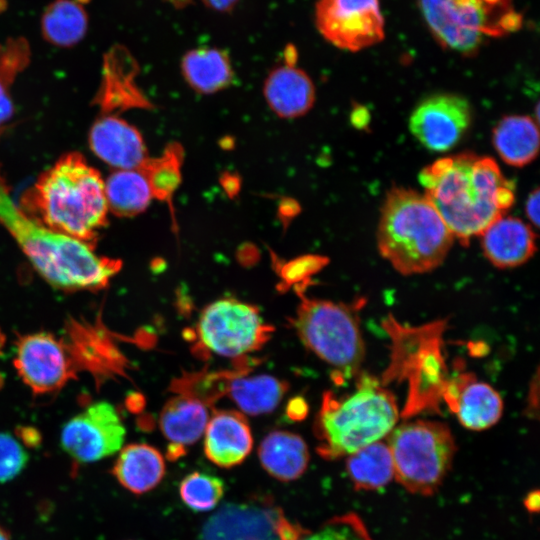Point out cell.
<instances>
[{"label":"cell","mask_w":540,"mask_h":540,"mask_svg":"<svg viewBox=\"0 0 540 540\" xmlns=\"http://www.w3.org/2000/svg\"><path fill=\"white\" fill-rule=\"evenodd\" d=\"M425 196L463 245L505 215L515 200L514 184L496 161L465 152L440 158L419 174Z\"/></svg>","instance_id":"1"},{"label":"cell","mask_w":540,"mask_h":540,"mask_svg":"<svg viewBox=\"0 0 540 540\" xmlns=\"http://www.w3.org/2000/svg\"><path fill=\"white\" fill-rule=\"evenodd\" d=\"M30 218L92 245L107 225L105 182L78 152L62 155L22 197Z\"/></svg>","instance_id":"2"},{"label":"cell","mask_w":540,"mask_h":540,"mask_svg":"<svg viewBox=\"0 0 540 540\" xmlns=\"http://www.w3.org/2000/svg\"><path fill=\"white\" fill-rule=\"evenodd\" d=\"M0 224L11 234L35 270L55 288L76 291L105 287L121 262L97 255L92 245L53 231L20 210L0 172Z\"/></svg>","instance_id":"3"},{"label":"cell","mask_w":540,"mask_h":540,"mask_svg":"<svg viewBox=\"0 0 540 540\" xmlns=\"http://www.w3.org/2000/svg\"><path fill=\"white\" fill-rule=\"evenodd\" d=\"M454 236L428 200L414 190L391 189L381 208L377 244L383 258L403 275L442 264Z\"/></svg>","instance_id":"4"},{"label":"cell","mask_w":540,"mask_h":540,"mask_svg":"<svg viewBox=\"0 0 540 540\" xmlns=\"http://www.w3.org/2000/svg\"><path fill=\"white\" fill-rule=\"evenodd\" d=\"M398 417L393 394L375 377L362 374L352 393L324 395L315 424L317 451L327 460L348 456L388 436Z\"/></svg>","instance_id":"5"},{"label":"cell","mask_w":540,"mask_h":540,"mask_svg":"<svg viewBox=\"0 0 540 540\" xmlns=\"http://www.w3.org/2000/svg\"><path fill=\"white\" fill-rule=\"evenodd\" d=\"M418 5L436 41L465 56L476 54L488 38L522 26L512 0H418Z\"/></svg>","instance_id":"6"},{"label":"cell","mask_w":540,"mask_h":540,"mask_svg":"<svg viewBox=\"0 0 540 540\" xmlns=\"http://www.w3.org/2000/svg\"><path fill=\"white\" fill-rule=\"evenodd\" d=\"M394 477L413 494L436 492L451 468L456 444L449 427L438 421L405 422L388 435Z\"/></svg>","instance_id":"7"},{"label":"cell","mask_w":540,"mask_h":540,"mask_svg":"<svg viewBox=\"0 0 540 540\" xmlns=\"http://www.w3.org/2000/svg\"><path fill=\"white\" fill-rule=\"evenodd\" d=\"M292 323L303 344L340 375L351 377L359 371L365 349L357 315L351 308L301 296Z\"/></svg>","instance_id":"8"},{"label":"cell","mask_w":540,"mask_h":540,"mask_svg":"<svg viewBox=\"0 0 540 540\" xmlns=\"http://www.w3.org/2000/svg\"><path fill=\"white\" fill-rule=\"evenodd\" d=\"M272 332L257 307L232 298L206 306L196 327L203 349L224 357H238L259 349Z\"/></svg>","instance_id":"9"},{"label":"cell","mask_w":540,"mask_h":540,"mask_svg":"<svg viewBox=\"0 0 540 540\" xmlns=\"http://www.w3.org/2000/svg\"><path fill=\"white\" fill-rule=\"evenodd\" d=\"M307 530L266 499L227 503L204 523L200 540H298Z\"/></svg>","instance_id":"10"},{"label":"cell","mask_w":540,"mask_h":540,"mask_svg":"<svg viewBox=\"0 0 540 540\" xmlns=\"http://www.w3.org/2000/svg\"><path fill=\"white\" fill-rule=\"evenodd\" d=\"M315 22L328 42L351 52L375 45L385 36L379 0H318Z\"/></svg>","instance_id":"11"},{"label":"cell","mask_w":540,"mask_h":540,"mask_svg":"<svg viewBox=\"0 0 540 540\" xmlns=\"http://www.w3.org/2000/svg\"><path fill=\"white\" fill-rule=\"evenodd\" d=\"M126 428L115 406L107 401L91 403L62 427V449L77 463H92L118 452Z\"/></svg>","instance_id":"12"},{"label":"cell","mask_w":540,"mask_h":540,"mask_svg":"<svg viewBox=\"0 0 540 540\" xmlns=\"http://www.w3.org/2000/svg\"><path fill=\"white\" fill-rule=\"evenodd\" d=\"M471 120V107L464 97L442 93L427 97L414 108L409 128L424 147L444 152L462 139Z\"/></svg>","instance_id":"13"},{"label":"cell","mask_w":540,"mask_h":540,"mask_svg":"<svg viewBox=\"0 0 540 540\" xmlns=\"http://www.w3.org/2000/svg\"><path fill=\"white\" fill-rule=\"evenodd\" d=\"M14 363L22 381L38 394L58 390L73 373L68 349L62 341L47 332L21 337Z\"/></svg>","instance_id":"14"},{"label":"cell","mask_w":540,"mask_h":540,"mask_svg":"<svg viewBox=\"0 0 540 540\" xmlns=\"http://www.w3.org/2000/svg\"><path fill=\"white\" fill-rule=\"evenodd\" d=\"M139 66L130 51L113 46L105 55L103 79L95 101L104 113L131 108L151 109L153 105L135 83Z\"/></svg>","instance_id":"15"},{"label":"cell","mask_w":540,"mask_h":540,"mask_svg":"<svg viewBox=\"0 0 540 540\" xmlns=\"http://www.w3.org/2000/svg\"><path fill=\"white\" fill-rule=\"evenodd\" d=\"M445 400L467 429L484 430L498 422L503 411L499 393L490 385L462 373L447 386Z\"/></svg>","instance_id":"16"},{"label":"cell","mask_w":540,"mask_h":540,"mask_svg":"<svg viewBox=\"0 0 540 540\" xmlns=\"http://www.w3.org/2000/svg\"><path fill=\"white\" fill-rule=\"evenodd\" d=\"M93 153L118 169H138L148 158L141 133L125 120L106 115L96 120L89 132Z\"/></svg>","instance_id":"17"},{"label":"cell","mask_w":540,"mask_h":540,"mask_svg":"<svg viewBox=\"0 0 540 540\" xmlns=\"http://www.w3.org/2000/svg\"><path fill=\"white\" fill-rule=\"evenodd\" d=\"M253 447L250 426L243 414L220 410L205 429L204 452L215 465L231 468L244 461Z\"/></svg>","instance_id":"18"},{"label":"cell","mask_w":540,"mask_h":540,"mask_svg":"<svg viewBox=\"0 0 540 540\" xmlns=\"http://www.w3.org/2000/svg\"><path fill=\"white\" fill-rule=\"evenodd\" d=\"M485 257L497 268L524 264L536 251V235L521 219L501 216L481 233Z\"/></svg>","instance_id":"19"},{"label":"cell","mask_w":540,"mask_h":540,"mask_svg":"<svg viewBox=\"0 0 540 540\" xmlns=\"http://www.w3.org/2000/svg\"><path fill=\"white\" fill-rule=\"evenodd\" d=\"M209 414L206 405L194 396L179 395L171 398L160 415V429L169 441L167 457L176 460L185 453V447L195 443L204 433Z\"/></svg>","instance_id":"20"},{"label":"cell","mask_w":540,"mask_h":540,"mask_svg":"<svg viewBox=\"0 0 540 540\" xmlns=\"http://www.w3.org/2000/svg\"><path fill=\"white\" fill-rule=\"evenodd\" d=\"M263 92L271 110L281 118L300 117L315 101L312 80L295 64L286 63L272 70L265 80Z\"/></svg>","instance_id":"21"},{"label":"cell","mask_w":540,"mask_h":540,"mask_svg":"<svg viewBox=\"0 0 540 540\" xmlns=\"http://www.w3.org/2000/svg\"><path fill=\"white\" fill-rule=\"evenodd\" d=\"M166 471L162 454L153 446L133 443L120 449L112 474L126 490L141 495L154 489Z\"/></svg>","instance_id":"22"},{"label":"cell","mask_w":540,"mask_h":540,"mask_svg":"<svg viewBox=\"0 0 540 540\" xmlns=\"http://www.w3.org/2000/svg\"><path fill=\"white\" fill-rule=\"evenodd\" d=\"M258 456L270 476L286 482L302 476L309 463L305 441L295 433L282 430L272 431L264 437Z\"/></svg>","instance_id":"23"},{"label":"cell","mask_w":540,"mask_h":540,"mask_svg":"<svg viewBox=\"0 0 540 540\" xmlns=\"http://www.w3.org/2000/svg\"><path fill=\"white\" fill-rule=\"evenodd\" d=\"M493 145L504 162L515 167L531 163L539 150V132L529 116L502 118L493 130Z\"/></svg>","instance_id":"24"},{"label":"cell","mask_w":540,"mask_h":540,"mask_svg":"<svg viewBox=\"0 0 540 540\" xmlns=\"http://www.w3.org/2000/svg\"><path fill=\"white\" fill-rule=\"evenodd\" d=\"M181 72L189 86L202 94L226 88L234 77L228 55L216 48H198L187 52L181 61Z\"/></svg>","instance_id":"25"},{"label":"cell","mask_w":540,"mask_h":540,"mask_svg":"<svg viewBox=\"0 0 540 540\" xmlns=\"http://www.w3.org/2000/svg\"><path fill=\"white\" fill-rule=\"evenodd\" d=\"M287 390L286 382L262 374L232 379L227 393L243 413L261 415L272 412Z\"/></svg>","instance_id":"26"},{"label":"cell","mask_w":540,"mask_h":540,"mask_svg":"<svg viewBox=\"0 0 540 540\" xmlns=\"http://www.w3.org/2000/svg\"><path fill=\"white\" fill-rule=\"evenodd\" d=\"M346 470L357 490H378L394 478L390 449L382 440L348 455Z\"/></svg>","instance_id":"27"},{"label":"cell","mask_w":540,"mask_h":540,"mask_svg":"<svg viewBox=\"0 0 540 540\" xmlns=\"http://www.w3.org/2000/svg\"><path fill=\"white\" fill-rule=\"evenodd\" d=\"M108 210L119 217H132L144 212L152 193L139 169L118 170L105 183Z\"/></svg>","instance_id":"28"},{"label":"cell","mask_w":540,"mask_h":540,"mask_svg":"<svg viewBox=\"0 0 540 540\" xmlns=\"http://www.w3.org/2000/svg\"><path fill=\"white\" fill-rule=\"evenodd\" d=\"M183 159V147L173 141L166 145L159 157H148L138 168L148 181L152 197L168 204L173 223H175L173 196L181 184Z\"/></svg>","instance_id":"29"},{"label":"cell","mask_w":540,"mask_h":540,"mask_svg":"<svg viewBox=\"0 0 540 540\" xmlns=\"http://www.w3.org/2000/svg\"><path fill=\"white\" fill-rule=\"evenodd\" d=\"M87 14L75 0H55L44 11L41 29L51 44L68 47L78 43L86 33Z\"/></svg>","instance_id":"30"},{"label":"cell","mask_w":540,"mask_h":540,"mask_svg":"<svg viewBox=\"0 0 540 540\" xmlns=\"http://www.w3.org/2000/svg\"><path fill=\"white\" fill-rule=\"evenodd\" d=\"M179 493L182 501L194 511L213 509L224 495L223 481L203 472L186 475L180 483Z\"/></svg>","instance_id":"31"},{"label":"cell","mask_w":540,"mask_h":540,"mask_svg":"<svg viewBox=\"0 0 540 540\" xmlns=\"http://www.w3.org/2000/svg\"><path fill=\"white\" fill-rule=\"evenodd\" d=\"M298 540H373L362 519L355 513L333 517L316 531H306Z\"/></svg>","instance_id":"32"},{"label":"cell","mask_w":540,"mask_h":540,"mask_svg":"<svg viewBox=\"0 0 540 540\" xmlns=\"http://www.w3.org/2000/svg\"><path fill=\"white\" fill-rule=\"evenodd\" d=\"M28 462V454L13 435L0 432V483H5L21 473Z\"/></svg>","instance_id":"33"},{"label":"cell","mask_w":540,"mask_h":540,"mask_svg":"<svg viewBox=\"0 0 540 540\" xmlns=\"http://www.w3.org/2000/svg\"><path fill=\"white\" fill-rule=\"evenodd\" d=\"M326 260L319 256H304L302 258L293 260L288 263L285 271L288 273L287 277L299 279L303 274H310L315 272L318 268L322 267Z\"/></svg>","instance_id":"34"},{"label":"cell","mask_w":540,"mask_h":540,"mask_svg":"<svg viewBox=\"0 0 540 540\" xmlns=\"http://www.w3.org/2000/svg\"><path fill=\"white\" fill-rule=\"evenodd\" d=\"M8 83L0 77V126L8 122L13 115V104L7 89Z\"/></svg>","instance_id":"35"},{"label":"cell","mask_w":540,"mask_h":540,"mask_svg":"<svg viewBox=\"0 0 540 540\" xmlns=\"http://www.w3.org/2000/svg\"><path fill=\"white\" fill-rule=\"evenodd\" d=\"M539 198V188H536L529 194L525 205L526 216L535 228L539 225Z\"/></svg>","instance_id":"36"},{"label":"cell","mask_w":540,"mask_h":540,"mask_svg":"<svg viewBox=\"0 0 540 540\" xmlns=\"http://www.w3.org/2000/svg\"><path fill=\"white\" fill-rule=\"evenodd\" d=\"M220 183L230 197L235 196L240 190V179L236 174L224 173Z\"/></svg>","instance_id":"37"},{"label":"cell","mask_w":540,"mask_h":540,"mask_svg":"<svg viewBox=\"0 0 540 540\" xmlns=\"http://www.w3.org/2000/svg\"><path fill=\"white\" fill-rule=\"evenodd\" d=\"M204 4L213 10L226 12L231 10L238 0H202Z\"/></svg>","instance_id":"38"},{"label":"cell","mask_w":540,"mask_h":540,"mask_svg":"<svg viewBox=\"0 0 540 540\" xmlns=\"http://www.w3.org/2000/svg\"><path fill=\"white\" fill-rule=\"evenodd\" d=\"M300 208L298 203L294 202L291 199H287L282 203L280 208V214L282 215V218H292L299 212Z\"/></svg>","instance_id":"39"},{"label":"cell","mask_w":540,"mask_h":540,"mask_svg":"<svg viewBox=\"0 0 540 540\" xmlns=\"http://www.w3.org/2000/svg\"><path fill=\"white\" fill-rule=\"evenodd\" d=\"M539 500V492L533 491L526 496L524 505L530 512H536L539 509Z\"/></svg>","instance_id":"40"},{"label":"cell","mask_w":540,"mask_h":540,"mask_svg":"<svg viewBox=\"0 0 540 540\" xmlns=\"http://www.w3.org/2000/svg\"><path fill=\"white\" fill-rule=\"evenodd\" d=\"M0 540H10L8 531L2 526H0Z\"/></svg>","instance_id":"41"}]
</instances>
